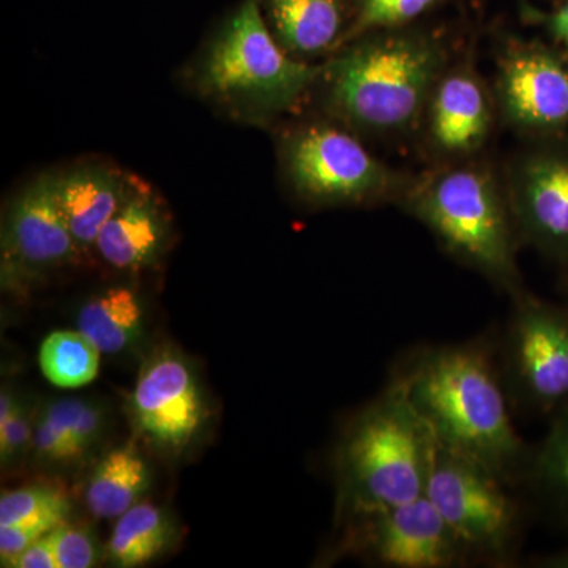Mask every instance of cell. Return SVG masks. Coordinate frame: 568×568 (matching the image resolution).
<instances>
[{"label": "cell", "mask_w": 568, "mask_h": 568, "mask_svg": "<svg viewBox=\"0 0 568 568\" xmlns=\"http://www.w3.org/2000/svg\"><path fill=\"white\" fill-rule=\"evenodd\" d=\"M388 384L402 392L437 444L476 459L518 489L530 446L511 418L497 336L414 347L396 361Z\"/></svg>", "instance_id": "1"}, {"label": "cell", "mask_w": 568, "mask_h": 568, "mask_svg": "<svg viewBox=\"0 0 568 568\" xmlns=\"http://www.w3.org/2000/svg\"><path fill=\"white\" fill-rule=\"evenodd\" d=\"M435 444L402 392L387 383L351 422L339 444L336 462L346 519L425 496Z\"/></svg>", "instance_id": "2"}, {"label": "cell", "mask_w": 568, "mask_h": 568, "mask_svg": "<svg viewBox=\"0 0 568 568\" xmlns=\"http://www.w3.org/2000/svg\"><path fill=\"white\" fill-rule=\"evenodd\" d=\"M443 67L435 41L388 33L347 48L324 71L328 102L368 132H399L417 121Z\"/></svg>", "instance_id": "3"}, {"label": "cell", "mask_w": 568, "mask_h": 568, "mask_svg": "<svg viewBox=\"0 0 568 568\" xmlns=\"http://www.w3.org/2000/svg\"><path fill=\"white\" fill-rule=\"evenodd\" d=\"M406 207L459 263L511 297L525 291L510 204L487 171L459 166L426 175L407 192Z\"/></svg>", "instance_id": "4"}, {"label": "cell", "mask_w": 568, "mask_h": 568, "mask_svg": "<svg viewBox=\"0 0 568 568\" xmlns=\"http://www.w3.org/2000/svg\"><path fill=\"white\" fill-rule=\"evenodd\" d=\"M321 70L295 61L268 32L256 0H244L200 67L201 89L250 115L290 110Z\"/></svg>", "instance_id": "5"}, {"label": "cell", "mask_w": 568, "mask_h": 568, "mask_svg": "<svg viewBox=\"0 0 568 568\" xmlns=\"http://www.w3.org/2000/svg\"><path fill=\"white\" fill-rule=\"evenodd\" d=\"M495 470L435 444L425 496L474 564L511 567L525 536L526 500Z\"/></svg>", "instance_id": "6"}, {"label": "cell", "mask_w": 568, "mask_h": 568, "mask_svg": "<svg viewBox=\"0 0 568 568\" xmlns=\"http://www.w3.org/2000/svg\"><path fill=\"white\" fill-rule=\"evenodd\" d=\"M497 358L511 407L551 418L568 407V305L523 291L503 334Z\"/></svg>", "instance_id": "7"}, {"label": "cell", "mask_w": 568, "mask_h": 568, "mask_svg": "<svg viewBox=\"0 0 568 568\" xmlns=\"http://www.w3.org/2000/svg\"><path fill=\"white\" fill-rule=\"evenodd\" d=\"M284 168L301 196L313 203H365L395 189V175L353 134L310 125L284 142Z\"/></svg>", "instance_id": "8"}, {"label": "cell", "mask_w": 568, "mask_h": 568, "mask_svg": "<svg viewBox=\"0 0 568 568\" xmlns=\"http://www.w3.org/2000/svg\"><path fill=\"white\" fill-rule=\"evenodd\" d=\"M347 525L345 549L375 566L455 568L474 564L426 496L347 519Z\"/></svg>", "instance_id": "9"}, {"label": "cell", "mask_w": 568, "mask_h": 568, "mask_svg": "<svg viewBox=\"0 0 568 568\" xmlns=\"http://www.w3.org/2000/svg\"><path fill=\"white\" fill-rule=\"evenodd\" d=\"M508 204L519 241L568 264V145L526 153L515 168Z\"/></svg>", "instance_id": "10"}, {"label": "cell", "mask_w": 568, "mask_h": 568, "mask_svg": "<svg viewBox=\"0 0 568 568\" xmlns=\"http://www.w3.org/2000/svg\"><path fill=\"white\" fill-rule=\"evenodd\" d=\"M497 97L519 129L538 134L568 126V62L541 44H519L506 52L497 78Z\"/></svg>", "instance_id": "11"}, {"label": "cell", "mask_w": 568, "mask_h": 568, "mask_svg": "<svg viewBox=\"0 0 568 568\" xmlns=\"http://www.w3.org/2000/svg\"><path fill=\"white\" fill-rule=\"evenodd\" d=\"M138 429L159 446L185 447L203 425L204 406L193 369L164 351L141 369L132 395Z\"/></svg>", "instance_id": "12"}, {"label": "cell", "mask_w": 568, "mask_h": 568, "mask_svg": "<svg viewBox=\"0 0 568 568\" xmlns=\"http://www.w3.org/2000/svg\"><path fill=\"white\" fill-rule=\"evenodd\" d=\"M55 182L58 178L41 175L11 205L9 248L28 267H58L73 263L81 253L59 204Z\"/></svg>", "instance_id": "13"}, {"label": "cell", "mask_w": 568, "mask_h": 568, "mask_svg": "<svg viewBox=\"0 0 568 568\" xmlns=\"http://www.w3.org/2000/svg\"><path fill=\"white\" fill-rule=\"evenodd\" d=\"M166 237L168 219L159 196L144 183L129 179L122 204L104 224L95 248L118 271H141L159 260Z\"/></svg>", "instance_id": "14"}, {"label": "cell", "mask_w": 568, "mask_h": 568, "mask_svg": "<svg viewBox=\"0 0 568 568\" xmlns=\"http://www.w3.org/2000/svg\"><path fill=\"white\" fill-rule=\"evenodd\" d=\"M429 130L437 148L447 152L476 151L487 138L491 110L476 77L455 71L437 81L433 91Z\"/></svg>", "instance_id": "15"}, {"label": "cell", "mask_w": 568, "mask_h": 568, "mask_svg": "<svg viewBox=\"0 0 568 568\" xmlns=\"http://www.w3.org/2000/svg\"><path fill=\"white\" fill-rule=\"evenodd\" d=\"M126 185L129 179L106 166H82L59 175V204L81 252L95 246L104 224L122 204Z\"/></svg>", "instance_id": "16"}, {"label": "cell", "mask_w": 568, "mask_h": 568, "mask_svg": "<svg viewBox=\"0 0 568 568\" xmlns=\"http://www.w3.org/2000/svg\"><path fill=\"white\" fill-rule=\"evenodd\" d=\"M518 491L551 525L568 534V407L549 418L540 443L530 446Z\"/></svg>", "instance_id": "17"}, {"label": "cell", "mask_w": 568, "mask_h": 568, "mask_svg": "<svg viewBox=\"0 0 568 568\" xmlns=\"http://www.w3.org/2000/svg\"><path fill=\"white\" fill-rule=\"evenodd\" d=\"M151 485L148 463L133 446L114 448L93 469L85 503L99 518H119Z\"/></svg>", "instance_id": "18"}, {"label": "cell", "mask_w": 568, "mask_h": 568, "mask_svg": "<svg viewBox=\"0 0 568 568\" xmlns=\"http://www.w3.org/2000/svg\"><path fill=\"white\" fill-rule=\"evenodd\" d=\"M267 7L280 43L298 54L327 51L342 29L338 0H267Z\"/></svg>", "instance_id": "19"}, {"label": "cell", "mask_w": 568, "mask_h": 568, "mask_svg": "<svg viewBox=\"0 0 568 568\" xmlns=\"http://www.w3.org/2000/svg\"><path fill=\"white\" fill-rule=\"evenodd\" d=\"M142 305L129 287H111L82 306L78 331L102 354H119L140 338Z\"/></svg>", "instance_id": "20"}, {"label": "cell", "mask_w": 568, "mask_h": 568, "mask_svg": "<svg viewBox=\"0 0 568 568\" xmlns=\"http://www.w3.org/2000/svg\"><path fill=\"white\" fill-rule=\"evenodd\" d=\"M171 538V523L162 508L149 503L134 504L115 523L108 552L114 566L141 567L159 558Z\"/></svg>", "instance_id": "21"}, {"label": "cell", "mask_w": 568, "mask_h": 568, "mask_svg": "<svg viewBox=\"0 0 568 568\" xmlns=\"http://www.w3.org/2000/svg\"><path fill=\"white\" fill-rule=\"evenodd\" d=\"M99 347L80 331L52 332L40 347V366L54 386L78 388L88 386L100 368Z\"/></svg>", "instance_id": "22"}, {"label": "cell", "mask_w": 568, "mask_h": 568, "mask_svg": "<svg viewBox=\"0 0 568 568\" xmlns=\"http://www.w3.org/2000/svg\"><path fill=\"white\" fill-rule=\"evenodd\" d=\"M69 514V499L51 487L13 489L0 497V526L29 523L52 530L63 525Z\"/></svg>", "instance_id": "23"}, {"label": "cell", "mask_w": 568, "mask_h": 568, "mask_svg": "<svg viewBox=\"0 0 568 568\" xmlns=\"http://www.w3.org/2000/svg\"><path fill=\"white\" fill-rule=\"evenodd\" d=\"M44 417L69 437L82 455L97 443L103 429V410L85 399H59L43 409Z\"/></svg>", "instance_id": "24"}, {"label": "cell", "mask_w": 568, "mask_h": 568, "mask_svg": "<svg viewBox=\"0 0 568 568\" xmlns=\"http://www.w3.org/2000/svg\"><path fill=\"white\" fill-rule=\"evenodd\" d=\"M435 0H361L354 33L384 26L403 24L428 9Z\"/></svg>", "instance_id": "25"}, {"label": "cell", "mask_w": 568, "mask_h": 568, "mask_svg": "<svg viewBox=\"0 0 568 568\" xmlns=\"http://www.w3.org/2000/svg\"><path fill=\"white\" fill-rule=\"evenodd\" d=\"M59 568H89L95 566L97 548L85 530L63 523L47 534Z\"/></svg>", "instance_id": "26"}, {"label": "cell", "mask_w": 568, "mask_h": 568, "mask_svg": "<svg viewBox=\"0 0 568 568\" xmlns=\"http://www.w3.org/2000/svg\"><path fill=\"white\" fill-rule=\"evenodd\" d=\"M32 447L36 448L37 455L47 462L69 463L81 457L69 437L63 435L61 429L48 420L43 414L37 422Z\"/></svg>", "instance_id": "27"}, {"label": "cell", "mask_w": 568, "mask_h": 568, "mask_svg": "<svg viewBox=\"0 0 568 568\" xmlns=\"http://www.w3.org/2000/svg\"><path fill=\"white\" fill-rule=\"evenodd\" d=\"M33 428L31 414L28 407L18 402L13 416L6 425L0 426V458L3 463L18 457L33 440Z\"/></svg>", "instance_id": "28"}, {"label": "cell", "mask_w": 568, "mask_h": 568, "mask_svg": "<svg viewBox=\"0 0 568 568\" xmlns=\"http://www.w3.org/2000/svg\"><path fill=\"white\" fill-rule=\"evenodd\" d=\"M51 532L44 526L17 523V525L0 526V560L3 567H10L13 560L33 541Z\"/></svg>", "instance_id": "29"}, {"label": "cell", "mask_w": 568, "mask_h": 568, "mask_svg": "<svg viewBox=\"0 0 568 568\" xmlns=\"http://www.w3.org/2000/svg\"><path fill=\"white\" fill-rule=\"evenodd\" d=\"M10 567L13 568H59L58 559L48 536L33 541L31 547L24 549Z\"/></svg>", "instance_id": "30"}, {"label": "cell", "mask_w": 568, "mask_h": 568, "mask_svg": "<svg viewBox=\"0 0 568 568\" xmlns=\"http://www.w3.org/2000/svg\"><path fill=\"white\" fill-rule=\"evenodd\" d=\"M549 31L568 50V2L548 18Z\"/></svg>", "instance_id": "31"}, {"label": "cell", "mask_w": 568, "mask_h": 568, "mask_svg": "<svg viewBox=\"0 0 568 568\" xmlns=\"http://www.w3.org/2000/svg\"><path fill=\"white\" fill-rule=\"evenodd\" d=\"M530 566L537 568H568V545L548 555L537 556L530 560Z\"/></svg>", "instance_id": "32"}, {"label": "cell", "mask_w": 568, "mask_h": 568, "mask_svg": "<svg viewBox=\"0 0 568 568\" xmlns=\"http://www.w3.org/2000/svg\"><path fill=\"white\" fill-rule=\"evenodd\" d=\"M567 265H568V264H567ZM566 286H567V291H568V272H567Z\"/></svg>", "instance_id": "33"}]
</instances>
